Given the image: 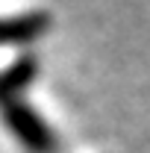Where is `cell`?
<instances>
[{
  "instance_id": "6da1fadb",
  "label": "cell",
  "mask_w": 150,
  "mask_h": 153,
  "mask_svg": "<svg viewBox=\"0 0 150 153\" xmlns=\"http://www.w3.org/2000/svg\"><path fill=\"white\" fill-rule=\"evenodd\" d=\"M38 74V59L33 53L18 56L9 68L0 71V121L9 135L27 153H59V138L53 127L30 106L24 91Z\"/></svg>"
},
{
  "instance_id": "7a4b0ae2",
  "label": "cell",
  "mask_w": 150,
  "mask_h": 153,
  "mask_svg": "<svg viewBox=\"0 0 150 153\" xmlns=\"http://www.w3.org/2000/svg\"><path fill=\"white\" fill-rule=\"evenodd\" d=\"M50 24H53V18L44 9H30V12H18V15H6V18H0V47L3 44H30L41 33H47Z\"/></svg>"
}]
</instances>
